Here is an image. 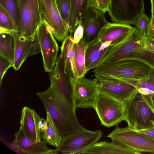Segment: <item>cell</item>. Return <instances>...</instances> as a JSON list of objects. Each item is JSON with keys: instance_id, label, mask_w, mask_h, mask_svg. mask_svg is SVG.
Here are the masks:
<instances>
[{"instance_id": "1", "label": "cell", "mask_w": 154, "mask_h": 154, "mask_svg": "<svg viewBox=\"0 0 154 154\" xmlns=\"http://www.w3.org/2000/svg\"><path fill=\"white\" fill-rule=\"evenodd\" d=\"M36 94L44 105L62 137L85 129L79 123L75 112L66 99L56 90L49 87Z\"/></svg>"}, {"instance_id": "2", "label": "cell", "mask_w": 154, "mask_h": 154, "mask_svg": "<svg viewBox=\"0 0 154 154\" xmlns=\"http://www.w3.org/2000/svg\"><path fill=\"white\" fill-rule=\"evenodd\" d=\"M152 68L141 61L128 59L101 64L94 69V72L95 77L140 81L148 76Z\"/></svg>"}, {"instance_id": "3", "label": "cell", "mask_w": 154, "mask_h": 154, "mask_svg": "<svg viewBox=\"0 0 154 154\" xmlns=\"http://www.w3.org/2000/svg\"><path fill=\"white\" fill-rule=\"evenodd\" d=\"M124 105L125 121L131 129L138 130L145 128L150 120L154 121V113L144 95L137 91Z\"/></svg>"}, {"instance_id": "4", "label": "cell", "mask_w": 154, "mask_h": 154, "mask_svg": "<svg viewBox=\"0 0 154 154\" xmlns=\"http://www.w3.org/2000/svg\"><path fill=\"white\" fill-rule=\"evenodd\" d=\"M144 11L143 0H110L108 12L114 23L135 25Z\"/></svg>"}, {"instance_id": "5", "label": "cell", "mask_w": 154, "mask_h": 154, "mask_svg": "<svg viewBox=\"0 0 154 154\" xmlns=\"http://www.w3.org/2000/svg\"><path fill=\"white\" fill-rule=\"evenodd\" d=\"M103 135L100 130L91 131L85 129L68 134L63 137L57 149V153L81 154L98 142Z\"/></svg>"}, {"instance_id": "6", "label": "cell", "mask_w": 154, "mask_h": 154, "mask_svg": "<svg viewBox=\"0 0 154 154\" xmlns=\"http://www.w3.org/2000/svg\"><path fill=\"white\" fill-rule=\"evenodd\" d=\"M94 109L104 126L110 127L125 120L124 103L105 94L99 93Z\"/></svg>"}, {"instance_id": "7", "label": "cell", "mask_w": 154, "mask_h": 154, "mask_svg": "<svg viewBox=\"0 0 154 154\" xmlns=\"http://www.w3.org/2000/svg\"><path fill=\"white\" fill-rule=\"evenodd\" d=\"M107 137L112 142L126 146L141 153L146 152L154 154V139L128 126L116 128Z\"/></svg>"}, {"instance_id": "8", "label": "cell", "mask_w": 154, "mask_h": 154, "mask_svg": "<svg viewBox=\"0 0 154 154\" xmlns=\"http://www.w3.org/2000/svg\"><path fill=\"white\" fill-rule=\"evenodd\" d=\"M144 35L133 27L131 32L122 41L111 47L100 63L115 62L126 60L134 51H143Z\"/></svg>"}, {"instance_id": "9", "label": "cell", "mask_w": 154, "mask_h": 154, "mask_svg": "<svg viewBox=\"0 0 154 154\" xmlns=\"http://www.w3.org/2000/svg\"><path fill=\"white\" fill-rule=\"evenodd\" d=\"M72 86L75 108L94 109L97 97L99 94L97 79H89L84 77L71 79Z\"/></svg>"}, {"instance_id": "10", "label": "cell", "mask_w": 154, "mask_h": 154, "mask_svg": "<svg viewBox=\"0 0 154 154\" xmlns=\"http://www.w3.org/2000/svg\"><path fill=\"white\" fill-rule=\"evenodd\" d=\"M20 18V34L32 38L41 22L40 0H18Z\"/></svg>"}, {"instance_id": "11", "label": "cell", "mask_w": 154, "mask_h": 154, "mask_svg": "<svg viewBox=\"0 0 154 154\" xmlns=\"http://www.w3.org/2000/svg\"><path fill=\"white\" fill-rule=\"evenodd\" d=\"M45 71L50 72L54 68L59 46L51 30L46 23L42 20L38 29Z\"/></svg>"}, {"instance_id": "12", "label": "cell", "mask_w": 154, "mask_h": 154, "mask_svg": "<svg viewBox=\"0 0 154 154\" xmlns=\"http://www.w3.org/2000/svg\"><path fill=\"white\" fill-rule=\"evenodd\" d=\"M98 81L99 93L108 95L124 103L137 91L134 85L125 81L112 78L95 77Z\"/></svg>"}, {"instance_id": "13", "label": "cell", "mask_w": 154, "mask_h": 154, "mask_svg": "<svg viewBox=\"0 0 154 154\" xmlns=\"http://www.w3.org/2000/svg\"><path fill=\"white\" fill-rule=\"evenodd\" d=\"M40 1L41 21L46 23L58 41H63L68 35L69 30L62 19L55 0Z\"/></svg>"}, {"instance_id": "14", "label": "cell", "mask_w": 154, "mask_h": 154, "mask_svg": "<svg viewBox=\"0 0 154 154\" xmlns=\"http://www.w3.org/2000/svg\"><path fill=\"white\" fill-rule=\"evenodd\" d=\"M104 14L91 4L80 20L83 29L82 39L87 44L96 38L101 29L109 23Z\"/></svg>"}, {"instance_id": "15", "label": "cell", "mask_w": 154, "mask_h": 154, "mask_svg": "<svg viewBox=\"0 0 154 154\" xmlns=\"http://www.w3.org/2000/svg\"><path fill=\"white\" fill-rule=\"evenodd\" d=\"M15 138L10 147L15 152L27 154L57 153V150H53L47 146L45 140L36 142L29 137L21 128L15 134Z\"/></svg>"}, {"instance_id": "16", "label": "cell", "mask_w": 154, "mask_h": 154, "mask_svg": "<svg viewBox=\"0 0 154 154\" xmlns=\"http://www.w3.org/2000/svg\"><path fill=\"white\" fill-rule=\"evenodd\" d=\"M133 28L129 24L109 22L101 29L97 38L101 43L110 41V46H113L124 39Z\"/></svg>"}, {"instance_id": "17", "label": "cell", "mask_w": 154, "mask_h": 154, "mask_svg": "<svg viewBox=\"0 0 154 154\" xmlns=\"http://www.w3.org/2000/svg\"><path fill=\"white\" fill-rule=\"evenodd\" d=\"M41 118L33 109L25 106L21 111L20 127L29 137L36 142L41 141V131L39 124Z\"/></svg>"}, {"instance_id": "18", "label": "cell", "mask_w": 154, "mask_h": 154, "mask_svg": "<svg viewBox=\"0 0 154 154\" xmlns=\"http://www.w3.org/2000/svg\"><path fill=\"white\" fill-rule=\"evenodd\" d=\"M73 37L69 34L63 41L60 55L63 59L65 70L71 79L78 78L75 59V44L73 42Z\"/></svg>"}, {"instance_id": "19", "label": "cell", "mask_w": 154, "mask_h": 154, "mask_svg": "<svg viewBox=\"0 0 154 154\" xmlns=\"http://www.w3.org/2000/svg\"><path fill=\"white\" fill-rule=\"evenodd\" d=\"M81 154H140L126 146L112 142H97Z\"/></svg>"}, {"instance_id": "20", "label": "cell", "mask_w": 154, "mask_h": 154, "mask_svg": "<svg viewBox=\"0 0 154 154\" xmlns=\"http://www.w3.org/2000/svg\"><path fill=\"white\" fill-rule=\"evenodd\" d=\"M102 43L97 38L88 44L85 53L86 71L97 67L110 49L111 46L101 51L99 50Z\"/></svg>"}, {"instance_id": "21", "label": "cell", "mask_w": 154, "mask_h": 154, "mask_svg": "<svg viewBox=\"0 0 154 154\" xmlns=\"http://www.w3.org/2000/svg\"><path fill=\"white\" fill-rule=\"evenodd\" d=\"M15 46L13 67L19 69L23 62L27 58L32 45V37L26 38L15 31Z\"/></svg>"}, {"instance_id": "22", "label": "cell", "mask_w": 154, "mask_h": 154, "mask_svg": "<svg viewBox=\"0 0 154 154\" xmlns=\"http://www.w3.org/2000/svg\"><path fill=\"white\" fill-rule=\"evenodd\" d=\"M92 0H70L69 33H74L79 21L91 5Z\"/></svg>"}, {"instance_id": "23", "label": "cell", "mask_w": 154, "mask_h": 154, "mask_svg": "<svg viewBox=\"0 0 154 154\" xmlns=\"http://www.w3.org/2000/svg\"><path fill=\"white\" fill-rule=\"evenodd\" d=\"M0 28V55L14 64L15 46L14 32Z\"/></svg>"}, {"instance_id": "24", "label": "cell", "mask_w": 154, "mask_h": 154, "mask_svg": "<svg viewBox=\"0 0 154 154\" xmlns=\"http://www.w3.org/2000/svg\"><path fill=\"white\" fill-rule=\"evenodd\" d=\"M47 128L42 132V138L49 145L57 148L59 146L63 137L54 123L53 119L48 112H46Z\"/></svg>"}, {"instance_id": "25", "label": "cell", "mask_w": 154, "mask_h": 154, "mask_svg": "<svg viewBox=\"0 0 154 154\" xmlns=\"http://www.w3.org/2000/svg\"><path fill=\"white\" fill-rule=\"evenodd\" d=\"M0 6L8 13L14 25V31L20 33V18L18 0H0Z\"/></svg>"}, {"instance_id": "26", "label": "cell", "mask_w": 154, "mask_h": 154, "mask_svg": "<svg viewBox=\"0 0 154 154\" xmlns=\"http://www.w3.org/2000/svg\"><path fill=\"white\" fill-rule=\"evenodd\" d=\"M88 44L82 39L75 47V59L78 78L84 77L86 73L85 53Z\"/></svg>"}, {"instance_id": "27", "label": "cell", "mask_w": 154, "mask_h": 154, "mask_svg": "<svg viewBox=\"0 0 154 154\" xmlns=\"http://www.w3.org/2000/svg\"><path fill=\"white\" fill-rule=\"evenodd\" d=\"M55 2L62 19L69 30L70 0H55Z\"/></svg>"}, {"instance_id": "28", "label": "cell", "mask_w": 154, "mask_h": 154, "mask_svg": "<svg viewBox=\"0 0 154 154\" xmlns=\"http://www.w3.org/2000/svg\"><path fill=\"white\" fill-rule=\"evenodd\" d=\"M131 82L137 88L147 89L154 93V69L152 70L148 76L144 79L140 81H131Z\"/></svg>"}, {"instance_id": "29", "label": "cell", "mask_w": 154, "mask_h": 154, "mask_svg": "<svg viewBox=\"0 0 154 154\" xmlns=\"http://www.w3.org/2000/svg\"><path fill=\"white\" fill-rule=\"evenodd\" d=\"M0 26L4 29L14 30L13 22L7 12L0 6Z\"/></svg>"}, {"instance_id": "30", "label": "cell", "mask_w": 154, "mask_h": 154, "mask_svg": "<svg viewBox=\"0 0 154 154\" xmlns=\"http://www.w3.org/2000/svg\"><path fill=\"white\" fill-rule=\"evenodd\" d=\"M150 23V19L144 13L140 17L135 25L137 29L143 35L147 34Z\"/></svg>"}, {"instance_id": "31", "label": "cell", "mask_w": 154, "mask_h": 154, "mask_svg": "<svg viewBox=\"0 0 154 154\" xmlns=\"http://www.w3.org/2000/svg\"><path fill=\"white\" fill-rule=\"evenodd\" d=\"M13 64L6 58L0 55V83L1 84L3 78L7 70Z\"/></svg>"}, {"instance_id": "32", "label": "cell", "mask_w": 154, "mask_h": 154, "mask_svg": "<svg viewBox=\"0 0 154 154\" xmlns=\"http://www.w3.org/2000/svg\"><path fill=\"white\" fill-rule=\"evenodd\" d=\"M110 0H92L91 5L104 13L108 11Z\"/></svg>"}, {"instance_id": "33", "label": "cell", "mask_w": 154, "mask_h": 154, "mask_svg": "<svg viewBox=\"0 0 154 154\" xmlns=\"http://www.w3.org/2000/svg\"><path fill=\"white\" fill-rule=\"evenodd\" d=\"M32 45L27 58L30 56L41 52V49L39 40L38 29L32 37Z\"/></svg>"}, {"instance_id": "34", "label": "cell", "mask_w": 154, "mask_h": 154, "mask_svg": "<svg viewBox=\"0 0 154 154\" xmlns=\"http://www.w3.org/2000/svg\"><path fill=\"white\" fill-rule=\"evenodd\" d=\"M143 51H146L154 54V38L144 35Z\"/></svg>"}, {"instance_id": "35", "label": "cell", "mask_w": 154, "mask_h": 154, "mask_svg": "<svg viewBox=\"0 0 154 154\" xmlns=\"http://www.w3.org/2000/svg\"><path fill=\"white\" fill-rule=\"evenodd\" d=\"M83 34V28L80 20L73 35L72 40L75 44H77L82 38Z\"/></svg>"}, {"instance_id": "36", "label": "cell", "mask_w": 154, "mask_h": 154, "mask_svg": "<svg viewBox=\"0 0 154 154\" xmlns=\"http://www.w3.org/2000/svg\"><path fill=\"white\" fill-rule=\"evenodd\" d=\"M135 131L151 138L154 139V121L150 120L149 124L146 128Z\"/></svg>"}, {"instance_id": "37", "label": "cell", "mask_w": 154, "mask_h": 154, "mask_svg": "<svg viewBox=\"0 0 154 154\" xmlns=\"http://www.w3.org/2000/svg\"><path fill=\"white\" fill-rule=\"evenodd\" d=\"M143 95L149 106L154 113V93L151 94Z\"/></svg>"}, {"instance_id": "38", "label": "cell", "mask_w": 154, "mask_h": 154, "mask_svg": "<svg viewBox=\"0 0 154 154\" xmlns=\"http://www.w3.org/2000/svg\"><path fill=\"white\" fill-rule=\"evenodd\" d=\"M146 36L154 38V17L153 16H151L149 30Z\"/></svg>"}, {"instance_id": "39", "label": "cell", "mask_w": 154, "mask_h": 154, "mask_svg": "<svg viewBox=\"0 0 154 154\" xmlns=\"http://www.w3.org/2000/svg\"><path fill=\"white\" fill-rule=\"evenodd\" d=\"M39 128L41 131L43 132L45 131L47 128V123L46 120L44 118H42L39 122Z\"/></svg>"}, {"instance_id": "40", "label": "cell", "mask_w": 154, "mask_h": 154, "mask_svg": "<svg viewBox=\"0 0 154 154\" xmlns=\"http://www.w3.org/2000/svg\"><path fill=\"white\" fill-rule=\"evenodd\" d=\"M137 91L143 95L151 94L154 93L153 92L147 89L142 88H138Z\"/></svg>"}, {"instance_id": "41", "label": "cell", "mask_w": 154, "mask_h": 154, "mask_svg": "<svg viewBox=\"0 0 154 154\" xmlns=\"http://www.w3.org/2000/svg\"><path fill=\"white\" fill-rule=\"evenodd\" d=\"M151 0V16L154 17V0Z\"/></svg>"}]
</instances>
